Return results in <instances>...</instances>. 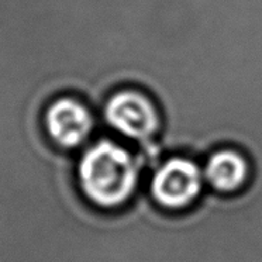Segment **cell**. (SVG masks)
I'll return each mask as SVG.
<instances>
[{"label":"cell","instance_id":"4","mask_svg":"<svg viewBox=\"0 0 262 262\" xmlns=\"http://www.w3.org/2000/svg\"><path fill=\"white\" fill-rule=\"evenodd\" d=\"M95 119L85 103L75 97H59L44 113V130L54 148L72 152L91 138Z\"/></svg>","mask_w":262,"mask_h":262},{"label":"cell","instance_id":"2","mask_svg":"<svg viewBox=\"0 0 262 262\" xmlns=\"http://www.w3.org/2000/svg\"><path fill=\"white\" fill-rule=\"evenodd\" d=\"M154 203L169 213H185L198 206L207 190L203 166L186 154H171L155 166L147 179Z\"/></svg>","mask_w":262,"mask_h":262},{"label":"cell","instance_id":"6","mask_svg":"<svg viewBox=\"0 0 262 262\" xmlns=\"http://www.w3.org/2000/svg\"><path fill=\"white\" fill-rule=\"evenodd\" d=\"M252 166H254V165H252Z\"/></svg>","mask_w":262,"mask_h":262},{"label":"cell","instance_id":"1","mask_svg":"<svg viewBox=\"0 0 262 262\" xmlns=\"http://www.w3.org/2000/svg\"><path fill=\"white\" fill-rule=\"evenodd\" d=\"M75 177L83 198L103 211L130 206L148 179L141 158L110 138L86 145L75 162Z\"/></svg>","mask_w":262,"mask_h":262},{"label":"cell","instance_id":"3","mask_svg":"<svg viewBox=\"0 0 262 262\" xmlns=\"http://www.w3.org/2000/svg\"><path fill=\"white\" fill-rule=\"evenodd\" d=\"M103 116L112 130L136 143H148L161 130L155 103L137 89L114 92L104 104Z\"/></svg>","mask_w":262,"mask_h":262},{"label":"cell","instance_id":"5","mask_svg":"<svg viewBox=\"0 0 262 262\" xmlns=\"http://www.w3.org/2000/svg\"><path fill=\"white\" fill-rule=\"evenodd\" d=\"M202 166L207 189L223 196L243 193L250 186L254 173L250 157L234 145L211 149Z\"/></svg>","mask_w":262,"mask_h":262}]
</instances>
